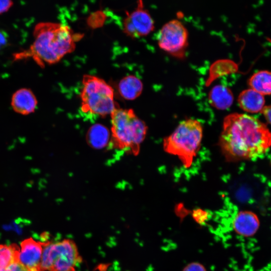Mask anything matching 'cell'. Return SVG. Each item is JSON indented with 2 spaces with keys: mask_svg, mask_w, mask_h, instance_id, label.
<instances>
[{
  "mask_svg": "<svg viewBox=\"0 0 271 271\" xmlns=\"http://www.w3.org/2000/svg\"><path fill=\"white\" fill-rule=\"evenodd\" d=\"M219 146L229 162L251 160L264 154L271 147V132L258 119L232 113L223 120Z\"/></svg>",
  "mask_w": 271,
  "mask_h": 271,
  "instance_id": "1",
  "label": "cell"
},
{
  "mask_svg": "<svg viewBox=\"0 0 271 271\" xmlns=\"http://www.w3.org/2000/svg\"><path fill=\"white\" fill-rule=\"evenodd\" d=\"M80 35L74 34L67 25L58 23L41 22L34 31V42L29 48L15 55L16 60L32 58L41 67L58 62L72 52Z\"/></svg>",
  "mask_w": 271,
  "mask_h": 271,
  "instance_id": "2",
  "label": "cell"
},
{
  "mask_svg": "<svg viewBox=\"0 0 271 271\" xmlns=\"http://www.w3.org/2000/svg\"><path fill=\"white\" fill-rule=\"evenodd\" d=\"M111 135L113 146L134 156L147 133V126L132 109L116 108L111 113Z\"/></svg>",
  "mask_w": 271,
  "mask_h": 271,
  "instance_id": "3",
  "label": "cell"
},
{
  "mask_svg": "<svg viewBox=\"0 0 271 271\" xmlns=\"http://www.w3.org/2000/svg\"><path fill=\"white\" fill-rule=\"evenodd\" d=\"M202 136L201 122L194 119H186L164 139L163 148L166 152L177 156L185 167L189 168L200 149Z\"/></svg>",
  "mask_w": 271,
  "mask_h": 271,
  "instance_id": "4",
  "label": "cell"
},
{
  "mask_svg": "<svg viewBox=\"0 0 271 271\" xmlns=\"http://www.w3.org/2000/svg\"><path fill=\"white\" fill-rule=\"evenodd\" d=\"M80 93L81 108L84 113L104 116L116 108L112 87L98 77L85 74Z\"/></svg>",
  "mask_w": 271,
  "mask_h": 271,
  "instance_id": "5",
  "label": "cell"
},
{
  "mask_svg": "<svg viewBox=\"0 0 271 271\" xmlns=\"http://www.w3.org/2000/svg\"><path fill=\"white\" fill-rule=\"evenodd\" d=\"M82 258L75 242L65 238L45 243L41 267L43 271H76Z\"/></svg>",
  "mask_w": 271,
  "mask_h": 271,
  "instance_id": "6",
  "label": "cell"
},
{
  "mask_svg": "<svg viewBox=\"0 0 271 271\" xmlns=\"http://www.w3.org/2000/svg\"><path fill=\"white\" fill-rule=\"evenodd\" d=\"M188 32L183 23L177 20H171L165 23L159 31L157 42L165 52L178 58L185 55L188 45Z\"/></svg>",
  "mask_w": 271,
  "mask_h": 271,
  "instance_id": "7",
  "label": "cell"
},
{
  "mask_svg": "<svg viewBox=\"0 0 271 271\" xmlns=\"http://www.w3.org/2000/svg\"><path fill=\"white\" fill-rule=\"evenodd\" d=\"M131 13H126L123 20V32L131 38L148 35L154 29V21L149 12L144 8L142 1Z\"/></svg>",
  "mask_w": 271,
  "mask_h": 271,
  "instance_id": "8",
  "label": "cell"
},
{
  "mask_svg": "<svg viewBox=\"0 0 271 271\" xmlns=\"http://www.w3.org/2000/svg\"><path fill=\"white\" fill-rule=\"evenodd\" d=\"M44 244L32 238L24 240L19 248L17 261L30 268L43 271L41 262Z\"/></svg>",
  "mask_w": 271,
  "mask_h": 271,
  "instance_id": "9",
  "label": "cell"
},
{
  "mask_svg": "<svg viewBox=\"0 0 271 271\" xmlns=\"http://www.w3.org/2000/svg\"><path fill=\"white\" fill-rule=\"evenodd\" d=\"M260 225L258 216L249 210L239 211L232 221V227L234 232L244 237L254 236L259 230Z\"/></svg>",
  "mask_w": 271,
  "mask_h": 271,
  "instance_id": "10",
  "label": "cell"
},
{
  "mask_svg": "<svg viewBox=\"0 0 271 271\" xmlns=\"http://www.w3.org/2000/svg\"><path fill=\"white\" fill-rule=\"evenodd\" d=\"M237 101L240 107L248 113L261 112L265 107L263 95L251 88L242 91L238 95Z\"/></svg>",
  "mask_w": 271,
  "mask_h": 271,
  "instance_id": "11",
  "label": "cell"
},
{
  "mask_svg": "<svg viewBox=\"0 0 271 271\" xmlns=\"http://www.w3.org/2000/svg\"><path fill=\"white\" fill-rule=\"evenodd\" d=\"M11 104L16 112L26 115L34 111L37 105V100L31 90L22 88L13 94Z\"/></svg>",
  "mask_w": 271,
  "mask_h": 271,
  "instance_id": "12",
  "label": "cell"
},
{
  "mask_svg": "<svg viewBox=\"0 0 271 271\" xmlns=\"http://www.w3.org/2000/svg\"><path fill=\"white\" fill-rule=\"evenodd\" d=\"M233 99L232 91L229 88L222 84L214 86L208 94L210 104L219 110H225L230 107Z\"/></svg>",
  "mask_w": 271,
  "mask_h": 271,
  "instance_id": "13",
  "label": "cell"
},
{
  "mask_svg": "<svg viewBox=\"0 0 271 271\" xmlns=\"http://www.w3.org/2000/svg\"><path fill=\"white\" fill-rule=\"evenodd\" d=\"M143 89L142 81L133 75L123 77L118 84V90L120 96L128 100L138 98L141 94Z\"/></svg>",
  "mask_w": 271,
  "mask_h": 271,
  "instance_id": "14",
  "label": "cell"
},
{
  "mask_svg": "<svg viewBox=\"0 0 271 271\" xmlns=\"http://www.w3.org/2000/svg\"><path fill=\"white\" fill-rule=\"evenodd\" d=\"M110 132L108 128L101 124H95L88 129L86 137L89 146L95 149H101L108 144Z\"/></svg>",
  "mask_w": 271,
  "mask_h": 271,
  "instance_id": "15",
  "label": "cell"
},
{
  "mask_svg": "<svg viewBox=\"0 0 271 271\" xmlns=\"http://www.w3.org/2000/svg\"><path fill=\"white\" fill-rule=\"evenodd\" d=\"M251 88L262 95L271 94V72L260 70L254 73L248 80Z\"/></svg>",
  "mask_w": 271,
  "mask_h": 271,
  "instance_id": "16",
  "label": "cell"
},
{
  "mask_svg": "<svg viewBox=\"0 0 271 271\" xmlns=\"http://www.w3.org/2000/svg\"><path fill=\"white\" fill-rule=\"evenodd\" d=\"M19 248L16 245H0V268H6L17 261Z\"/></svg>",
  "mask_w": 271,
  "mask_h": 271,
  "instance_id": "17",
  "label": "cell"
},
{
  "mask_svg": "<svg viewBox=\"0 0 271 271\" xmlns=\"http://www.w3.org/2000/svg\"><path fill=\"white\" fill-rule=\"evenodd\" d=\"M6 271H42L30 268L23 265L18 261H16L6 268Z\"/></svg>",
  "mask_w": 271,
  "mask_h": 271,
  "instance_id": "18",
  "label": "cell"
},
{
  "mask_svg": "<svg viewBox=\"0 0 271 271\" xmlns=\"http://www.w3.org/2000/svg\"><path fill=\"white\" fill-rule=\"evenodd\" d=\"M183 271H207L205 267L199 262L194 261L187 264Z\"/></svg>",
  "mask_w": 271,
  "mask_h": 271,
  "instance_id": "19",
  "label": "cell"
},
{
  "mask_svg": "<svg viewBox=\"0 0 271 271\" xmlns=\"http://www.w3.org/2000/svg\"><path fill=\"white\" fill-rule=\"evenodd\" d=\"M193 217L197 222L200 224L204 223L208 218L207 213L200 209L194 211Z\"/></svg>",
  "mask_w": 271,
  "mask_h": 271,
  "instance_id": "20",
  "label": "cell"
},
{
  "mask_svg": "<svg viewBox=\"0 0 271 271\" xmlns=\"http://www.w3.org/2000/svg\"><path fill=\"white\" fill-rule=\"evenodd\" d=\"M13 5V2L8 0H0V14L7 12Z\"/></svg>",
  "mask_w": 271,
  "mask_h": 271,
  "instance_id": "21",
  "label": "cell"
},
{
  "mask_svg": "<svg viewBox=\"0 0 271 271\" xmlns=\"http://www.w3.org/2000/svg\"><path fill=\"white\" fill-rule=\"evenodd\" d=\"M261 113L266 121L271 124V105L265 106Z\"/></svg>",
  "mask_w": 271,
  "mask_h": 271,
  "instance_id": "22",
  "label": "cell"
},
{
  "mask_svg": "<svg viewBox=\"0 0 271 271\" xmlns=\"http://www.w3.org/2000/svg\"><path fill=\"white\" fill-rule=\"evenodd\" d=\"M8 40V36L6 33L0 31V49L7 44Z\"/></svg>",
  "mask_w": 271,
  "mask_h": 271,
  "instance_id": "23",
  "label": "cell"
},
{
  "mask_svg": "<svg viewBox=\"0 0 271 271\" xmlns=\"http://www.w3.org/2000/svg\"><path fill=\"white\" fill-rule=\"evenodd\" d=\"M0 271H6V268H0Z\"/></svg>",
  "mask_w": 271,
  "mask_h": 271,
  "instance_id": "24",
  "label": "cell"
}]
</instances>
